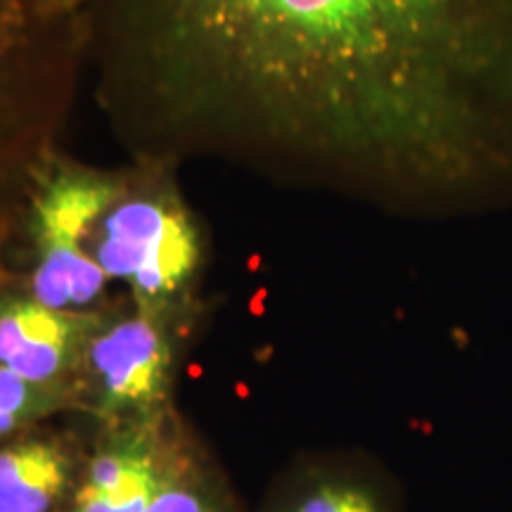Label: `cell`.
Returning <instances> with one entry per match:
<instances>
[{
  "instance_id": "cell-10",
  "label": "cell",
  "mask_w": 512,
  "mask_h": 512,
  "mask_svg": "<svg viewBox=\"0 0 512 512\" xmlns=\"http://www.w3.org/2000/svg\"><path fill=\"white\" fill-rule=\"evenodd\" d=\"M294 512H382L377 498L354 482H320Z\"/></svg>"
},
{
  "instance_id": "cell-12",
  "label": "cell",
  "mask_w": 512,
  "mask_h": 512,
  "mask_svg": "<svg viewBox=\"0 0 512 512\" xmlns=\"http://www.w3.org/2000/svg\"><path fill=\"white\" fill-rule=\"evenodd\" d=\"M46 3H53V5H57V8H64V10L86 12L88 0H46Z\"/></svg>"
},
{
  "instance_id": "cell-5",
  "label": "cell",
  "mask_w": 512,
  "mask_h": 512,
  "mask_svg": "<svg viewBox=\"0 0 512 512\" xmlns=\"http://www.w3.org/2000/svg\"><path fill=\"white\" fill-rule=\"evenodd\" d=\"M174 311L136 306L128 316L102 320L83 361L102 418H147L162 406L174 363L169 335Z\"/></svg>"
},
{
  "instance_id": "cell-7",
  "label": "cell",
  "mask_w": 512,
  "mask_h": 512,
  "mask_svg": "<svg viewBox=\"0 0 512 512\" xmlns=\"http://www.w3.org/2000/svg\"><path fill=\"white\" fill-rule=\"evenodd\" d=\"M169 479L145 434L112 441L93 456L72 512H147Z\"/></svg>"
},
{
  "instance_id": "cell-8",
  "label": "cell",
  "mask_w": 512,
  "mask_h": 512,
  "mask_svg": "<svg viewBox=\"0 0 512 512\" xmlns=\"http://www.w3.org/2000/svg\"><path fill=\"white\" fill-rule=\"evenodd\" d=\"M72 460L50 439L0 444V512H53L67 496Z\"/></svg>"
},
{
  "instance_id": "cell-2",
  "label": "cell",
  "mask_w": 512,
  "mask_h": 512,
  "mask_svg": "<svg viewBox=\"0 0 512 512\" xmlns=\"http://www.w3.org/2000/svg\"><path fill=\"white\" fill-rule=\"evenodd\" d=\"M88 81L86 12L0 0V249L43 174L67 147Z\"/></svg>"
},
{
  "instance_id": "cell-13",
  "label": "cell",
  "mask_w": 512,
  "mask_h": 512,
  "mask_svg": "<svg viewBox=\"0 0 512 512\" xmlns=\"http://www.w3.org/2000/svg\"><path fill=\"white\" fill-rule=\"evenodd\" d=\"M8 280H10V273H8V271H5L3 261H0V285H3V283H8Z\"/></svg>"
},
{
  "instance_id": "cell-4",
  "label": "cell",
  "mask_w": 512,
  "mask_h": 512,
  "mask_svg": "<svg viewBox=\"0 0 512 512\" xmlns=\"http://www.w3.org/2000/svg\"><path fill=\"white\" fill-rule=\"evenodd\" d=\"M124 183L126 169H95L67 152L43 174L17 228L29 247L22 287L31 297L50 309L95 311L110 278L93 259V233Z\"/></svg>"
},
{
  "instance_id": "cell-6",
  "label": "cell",
  "mask_w": 512,
  "mask_h": 512,
  "mask_svg": "<svg viewBox=\"0 0 512 512\" xmlns=\"http://www.w3.org/2000/svg\"><path fill=\"white\" fill-rule=\"evenodd\" d=\"M105 320L100 311L50 309L22 285H0V366L38 384H67Z\"/></svg>"
},
{
  "instance_id": "cell-1",
  "label": "cell",
  "mask_w": 512,
  "mask_h": 512,
  "mask_svg": "<svg viewBox=\"0 0 512 512\" xmlns=\"http://www.w3.org/2000/svg\"><path fill=\"white\" fill-rule=\"evenodd\" d=\"M86 27L133 164L401 207L512 200V0H88Z\"/></svg>"
},
{
  "instance_id": "cell-3",
  "label": "cell",
  "mask_w": 512,
  "mask_h": 512,
  "mask_svg": "<svg viewBox=\"0 0 512 512\" xmlns=\"http://www.w3.org/2000/svg\"><path fill=\"white\" fill-rule=\"evenodd\" d=\"M93 259L143 309H181L202 268V233L183 202L176 171L126 166L119 197L102 214Z\"/></svg>"
},
{
  "instance_id": "cell-11",
  "label": "cell",
  "mask_w": 512,
  "mask_h": 512,
  "mask_svg": "<svg viewBox=\"0 0 512 512\" xmlns=\"http://www.w3.org/2000/svg\"><path fill=\"white\" fill-rule=\"evenodd\" d=\"M147 512H214V508L200 489L169 479Z\"/></svg>"
},
{
  "instance_id": "cell-9",
  "label": "cell",
  "mask_w": 512,
  "mask_h": 512,
  "mask_svg": "<svg viewBox=\"0 0 512 512\" xmlns=\"http://www.w3.org/2000/svg\"><path fill=\"white\" fill-rule=\"evenodd\" d=\"M67 403V384H38L0 366V444L22 437L31 425Z\"/></svg>"
}]
</instances>
